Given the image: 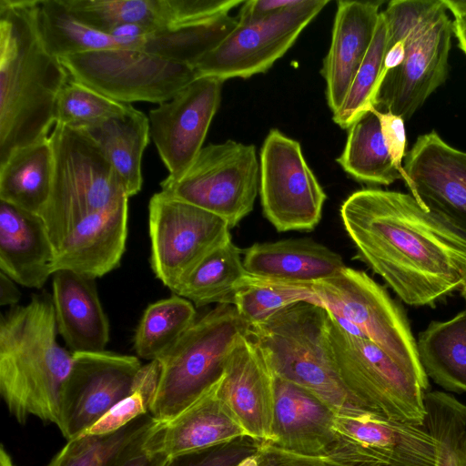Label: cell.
I'll return each instance as SVG.
<instances>
[{"label":"cell","instance_id":"6da1fadb","mask_svg":"<svg viewBox=\"0 0 466 466\" xmlns=\"http://www.w3.org/2000/svg\"><path fill=\"white\" fill-rule=\"evenodd\" d=\"M340 217L358 258L410 306H434L466 284V234L411 194L364 188Z\"/></svg>","mask_w":466,"mask_h":466},{"label":"cell","instance_id":"7a4b0ae2","mask_svg":"<svg viewBox=\"0 0 466 466\" xmlns=\"http://www.w3.org/2000/svg\"><path fill=\"white\" fill-rule=\"evenodd\" d=\"M69 80L38 35L30 0H0V164L49 137Z\"/></svg>","mask_w":466,"mask_h":466},{"label":"cell","instance_id":"3957f363","mask_svg":"<svg viewBox=\"0 0 466 466\" xmlns=\"http://www.w3.org/2000/svg\"><path fill=\"white\" fill-rule=\"evenodd\" d=\"M52 296L33 294L0 317V392L24 424L30 416L58 425L73 353L57 341Z\"/></svg>","mask_w":466,"mask_h":466},{"label":"cell","instance_id":"277c9868","mask_svg":"<svg viewBox=\"0 0 466 466\" xmlns=\"http://www.w3.org/2000/svg\"><path fill=\"white\" fill-rule=\"evenodd\" d=\"M447 11L443 0H393L382 11L386 49L400 44L403 53L400 63L383 76L375 108L408 120L445 82L453 34Z\"/></svg>","mask_w":466,"mask_h":466},{"label":"cell","instance_id":"5b68a950","mask_svg":"<svg viewBox=\"0 0 466 466\" xmlns=\"http://www.w3.org/2000/svg\"><path fill=\"white\" fill-rule=\"evenodd\" d=\"M328 318L322 306L299 302L250 326L248 337L275 377L302 388L338 412L358 405L342 384L333 361Z\"/></svg>","mask_w":466,"mask_h":466},{"label":"cell","instance_id":"8992f818","mask_svg":"<svg viewBox=\"0 0 466 466\" xmlns=\"http://www.w3.org/2000/svg\"><path fill=\"white\" fill-rule=\"evenodd\" d=\"M249 326L231 304H218L196 321L158 359L160 375L149 413L177 416L223 376L228 360Z\"/></svg>","mask_w":466,"mask_h":466},{"label":"cell","instance_id":"52a82bcc","mask_svg":"<svg viewBox=\"0 0 466 466\" xmlns=\"http://www.w3.org/2000/svg\"><path fill=\"white\" fill-rule=\"evenodd\" d=\"M49 138L54 177L49 198L38 216L56 253L81 220L129 198L117 173L85 132L56 123Z\"/></svg>","mask_w":466,"mask_h":466},{"label":"cell","instance_id":"ba28073f","mask_svg":"<svg viewBox=\"0 0 466 466\" xmlns=\"http://www.w3.org/2000/svg\"><path fill=\"white\" fill-rule=\"evenodd\" d=\"M328 337L339 376L358 406L391 420L423 425L429 381L374 342L345 330L329 313Z\"/></svg>","mask_w":466,"mask_h":466},{"label":"cell","instance_id":"9c48e42d","mask_svg":"<svg viewBox=\"0 0 466 466\" xmlns=\"http://www.w3.org/2000/svg\"><path fill=\"white\" fill-rule=\"evenodd\" d=\"M321 305L348 332L374 342L424 381L416 340L402 309L365 272L345 267L312 284Z\"/></svg>","mask_w":466,"mask_h":466},{"label":"cell","instance_id":"30bf717a","mask_svg":"<svg viewBox=\"0 0 466 466\" xmlns=\"http://www.w3.org/2000/svg\"><path fill=\"white\" fill-rule=\"evenodd\" d=\"M259 170L254 145L228 139L203 147L183 174L167 177L160 187L167 195L222 218L231 228L253 209Z\"/></svg>","mask_w":466,"mask_h":466},{"label":"cell","instance_id":"8fae6325","mask_svg":"<svg viewBox=\"0 0 466 466\" xmlns=\"http://www.w3.org/2000/svg\"><path fill=\"white\" fill-rule=\"evenodd\" d=\"M71 79L120 103H165L195 80L190 65L141 49L107 48L60 58Z\"/></svg>","mask_w":466,"mask_h":466},{"label":"cell","instance_id":"7c38bea8","mask_svg":"<svg viewBox=\"0 0 466 466\" xmlns=\"http://www.w3.org/2000/svg\"><path fill=\"white\" fill-rule=\"evenodd\" d=\"M150 265L172 292L216 248L231 239L222 218L159 191L148 203Z\"/></svg>","mask_w":466,"mask_h":466},{"label":"cell","instance_id":"4fadbf2b","mask_svg":"<svg viewBox=\"0 0 466 466\" xmlns=\"http://www.w3.org/2000/svg\"><path fill=\"white\" fill-rule=\"evenodd\" d=\"M333 429L327 456L342 466H435V441L424 425L349 406L335 412Z\"/></svg>","mask_w":466,"mask_h":466},{"label":"cell","instance_id":"5bb4252c","mask_svg":"<svg viewBox=\"0 0 466 466\" xmlns=\"http://www.w3.org/2000/svg\"><path fill=\"white\" fill-rule=\"evenodd\" d=\"M259 195L267 219L280 232L312 230L326 194L306 162L299 141L273 128L259 156Z\"/></svg>","mask_w":466,"mask_h":466},{"label":"cell","instance_id":"9a60e30c","mask_svg":"<svg viewBox=\"0 0 466 466\" xmlns=\"http://www.w3.org/2000/svg\"><path fill=\"white\" fill-rule=\"evenodd\" d=\"M329 0H302L279 14L238 23L214 49L193 66L198 76L248 78L267 72L294 45Z\"/></svg>","mask_w":466,"mask_h":466},{"label":"cell","instance_id":"2e32d148","mask_svg":"<svg viewBox=\"0 0 466 466\" xmlns=\"http://www.w3.org/2000/svg\"><path fill=\"white\" fill-rule=\"evenodd\" d=\"M137 357L111 351L73 353L57 428L70 441L83 434L132 393L141 368Z\"/></svg>","mask_w":466,"mask_h":466},{"label":"cell","instance_id":"e0dca14e","mask_svg":"<svg viewBox=\"0 0 466 466\" xmlns=\"http://www.w3.org/2000/svg\"><path fill=\"white\" fill-rule=\"evenodd\" d=\"M224 81L198 76L173 98L150 110V136L159 157L177 178L194 161L221 100Z\"/></svg>","mask_w":466,"mask_h":466},{"label":"cell","instance_id":"ac0fdd59","mask_svg":"<svg viewBox=\"0 0 466 466\" xmlns=\"http://www.w3.org/2000/svg\"><path fill=\"white\" fill-rule=\"evenodd\" d=\"M403 167L420 205L466 234V152L431 131L417 138Z\"/></svg>","mask_w":466,"mask_h":466},{"label":"cell","instance_id":"d6986e66","mask_svg":"<svg viewBox=\"0 0 466 466\" xmlns=\"http://www.w3.org/2000/svg\"><path fill=\"white\" fill-rule=\"evenodd\" d=\"M218 395L248 437L258 442L271 441L275 376L248 337L242 339L230 354Z\"/></svg>","mask_w":466,"mask_h":466},{"label":"cell","instance_id":"ffe728a7","mask_svg":"<svg viewBox=\"0 0 466 466\" xmlns=\"http://www.w3.org/2000/svg\"><path fill=\"white\" fill-rule=\"evenodd\" d=\"M220 380L171 420H157L145 439L143 451L174 458L248 437L218 395Z\"/></svg>","mask_w":466,"mask_h":466},{"label":"cell","instance_id":"44dd1931","mask_svg":"<svg viewBox=\"0 0 466 466\" xmlns=\"http://www.w3.org/2000/svg\"><path fill=\"white\" fill-rule=\"evenodd\" d=\"M128 199L81 220L55 253L52 275L69 270L96 279L120 264L127 238Z\"/></svg>","mask_w":466,"mask_h":466},{"label":"cell","instance_id":"7402d4cb","mask_svg":"<svg viewBox=\"0 0 466 466\" xmlns=\"http://www.w3.org/2000/svg\"><path fill=\"white\" fill-rule=\"evenodd\" d=\"M382 1L337 2L332 37L321 74L332 114L341 106L372 42Z\"/></svg>","mask_w":466,"mask_h":466},{"label":"cell","instance_id":"603a6c76","mask_svg":"<svg viewBox=\"0 0 466 466\" xmlns=\"http://www.w3.org/2000/svg\"><path fill=\"white\" fill-rule=\"evenodd\" d=\"M335 412L302 388L275 377L271 444L308 456H327Z\"/></svg>","mask_w":466,"mask_h":466},{"label":"cell","instance_id":"cb8c5ba5","mask_svg":"<svg viewBox=\"0 0 466 466\" xmlns=\"http://www.w3.org/2000/svg\"><path fill=\"white\" fill-rule=\"evenodd\" d=\"M94 280L69 270L52 275L57 331L72 353L103 351L109 342V321Z\"/></svg>","mask_w":466,"mask_h":466},{"label":"cell","instance_id":"d4e9b609","mask_svg":"<svg viewBox=\"0 0 466 466\" xmlns=\"http://www.w3.org/2000/svg\"><path fill=\"white\" fill-rule=\"evenodd\" d=\"M55 248L42 218L0 201V269L17 284L42 289Z\"/></svg>","mask_w":466,"mask_h":466},{"label":"cell","instance_id":"484cf974","mask_svg":"<svg viewBox=\"0 0 466 466\" xmlns=\"http://www.w3.org/2000/svg\"><path fill=\"white\" fill-rule=\"evenodd\" d=\"M243 266L250 276L293 284L325 280L346 267L340 255L311 239L256 243L244 250Z\"/></svg>","mask_w":466,"mask_h":466},{"label":"cell","instance_id":"4316f807","mask_svg":"<svg viewBox=\"0 0 466 466\" xmlns=\"http://www.w3.org/2000/svg\"><path fill=\"white\" fill-rule=\"evenodd\" d=\"M101 149L128 198L142 187L141 163L150 137L148 117L131 104L123 114L81 128Z\"/></svg>","mask_w":466,"mask_h":466},{"label":"cell","instance_id":"83f0119b","mask_svg":"<svg viewBox=\"0 0 466 466\" xmlns=\"http://www.w3.org/2000/svg\"><path fill=\"white\" fill-rule=\"evenodd\" d=\"M54 153L49 137L15 150L0 164V201L39 215L51 192Z\"/></svg>","mask_w":466,"mask_h":466},{"label":"cell","instance_id":"f1b7e54d","mask_svg":"<svg viewBox=\"0 0 466 466\" xmlns=\"http://www.w3.org/2000/svg\"><path fill=\"white\" fill-rule=\"evenodd\" d=\"M416 347L428 378L448 391L466 393V309L451 319L431 321Z\"/></svg>","mask_w":466,"mask_h":466},{"label":"cell","instance_id":"f546056e","mask_svg":"<svg viewBox=\"0 0 466 466\" xmlns=\"http://www.w3.org/2000/svg\"><path fill=\"white\" fill-rule=\"evenodd\" d=\"M336 161L362 183L388 186L407 179L391 157L373 106L349 128L344 149Z\"/></svg>","mask_w":466,"mask_h":466},{"label":"cell","instance_id":"4dcf8cb0","mask_svg":"<svg viewBox=\"0 0 466 466\" xmlns=\"http://www.w3.org/2000/svg\"><path fill=\"white\" fill-rule=\"evenodd\" d=\"M241 254L242 250L229 239L198 263L173 293L196 307L211 303L232 305L235 292L248 276Z\"/></svg>","mask_w":466,"mask_h":466},{"label":"cell","instance_id":"1f68e13d","mask_svg":"<svg viewBox=\"0 0 466 466\" xmlns=\"http://www.w3.org/2000/svg\"><path fill=\"white\" fill-rule=\"evenodd\" d=\"M30 5L42 43L59 59L93 50L119 48L110 35L78 20L65 0H30Z\"/></svg>","mask_w":466,"mask_h":466},{"label":"cell","instance_id":"d6a6232c","mask_svg":"<svg viewBox=\"0 0 466 466\" xmlns=\"http://www.w3.org/2000/svg\"><path fill=\"white\" fill-rule=\"evenodd\" d=\"M156 420L147 413L113 433L80 435L67 441L47 466H121L142 450Z\"/></svg>","mask_w":466,"mask_h":466},{"label":"cell","instance_id":"836d02e7","mask_svg":"<svg viewBox=\"0 0 466 466\" xmlns=\"http://www.w3.org/2000/svg\"><path fill=\"white\" fill-rule=\"evenodd\" d=\"M237 25L238 17L226 14L198 23L162 28L148 35L140 49L193 66Z\"/></svg>","mask_w":466,"mask_h":466},{"label":"cell","instance_id":"e575fe53","mask_svg":"<svg viewBox=\"0 0 466 466\" xmlns=\"http://www.w3.org/2000/svg\"><path fill=\"white\" fill-rule=\"evenodd\" d=\"M195 321L194 304L178 295L149 304L135 332L137 355L149 361L158 359Z\"/></svg>","mask_w":466,"mask_h":466},{"label":"cell","instance_id":"d590c367","mask_svg":"<svg viewBox=\"0 0 466 466\" xmlns=\"http://www.w3.org/2000/svg\"><path fill=\"white\" fill-rule=\"evenodd\" d=\"M299 302L321 305L312 284H293L248 276L237 289L232 305L250 327Z\"/></svg>","mask_w":466,"mask_h":466},{"label":"cell","instance_id":"8d00e7d4","mask_svg":"<svg viewBox=\"0 0 466 466\" xmlns=\"http://www.w3.org/2000/svg\"><path fill=\"white\" fill-rule=\"evenodd\" d=\"M423 425L436 445L435 466H466V405L451 394L427 391Z\"/></svg>","mask_w":466,"mask_h":466},{"label":"cell","instance_id":"74e56055","mask_svg":"<svg viewBox=\"0 0 466 466\" xmlns=\"http://www.w3.org/2000/svg\"><path fill=\"white\" fill-rule=\"evenodd\" d=\"M387 36V24L381 11L369 50L341 106L332 114L333 121L343 129H349L374 106L375 96L382 78Z\"/></svg>","mask_w":466,"mask_h":466},{"label":"cell","instance_id":"f35d334b","mask_svg":"<svg viewBox=\"0 0 466 466\" xmlns=\"http://www.w3.org/2000/svg\"><path fill=\"white\" fill-rule=\"evenodd\" d=\"M74 15L86 25L108 35L126 24L154 31L162 27L160 0H65Z\"/></svg>","mask_w":466,"mask_h":466},{"label":"cell","instance_id":"ab89813d","mask_svg":"<svg viewBox=\"0 0 466 466\" xmlns=\"http://www.w3.org/2000/svg\"><path fill=\"white\" fill-rule=\"evenodd\" d=\"M129 105L115 101L70 78L58 95L55 124L81 129L123 114Z\"/></svg>","mask_w":466,"mask_h":466},{"label":"cell","instance_id":"60d3db41","mask_svg":"<svg viewBox=\"0 0 466 466\" xmlns=\"http://www.w3.org/2000/svg\"><path fill=\"white\" fill-rule=\"evenodd\" d=\"M243 3L241 0H160L162 28L181 26L229 14Z\"/></svg>","mask_w":466,"mask_h":466},{"label":"cell","instance_id":"b9f144b4","mask_svg":"<svg viewBox=\"0 0 466 466\" xmlns=\"http://www.w3.org/2000/svg\"><path fill=\"white\" fill-rule=\"evenodd\" d=\"M259 443L243 437L201 452L169 458L167 466H238L258 450Z\"/></svg>","mask_w":466,"mask_h":466},{"label":"cell","instance_id":"7bdbcfd3","mask_svg":"<svg viewBox=\"0 0 466 466\" xmlns=\"http://www.w3.org/2000/svg\"><path fill=\"white\" fill-rule=\"evenodd\" d=\"M147 413H149L147 401L141 393L135 391L114 405L81 435L113 433Z\"/></svg>","mask_w":466,"mask_h":466},{"label":"cell","instance_id":"ee69618b","mask_svg":"<svg viewBox=\"0 0 466 466\" xmlns=\"http://www.w3.org/2000/svg\"><path fill=\"white\" fill-rule=\"evenodd\" d=\"M238 466H342L328 456H308L295 453L270 442H260L258 450Z\"/></svg>","mask_w":466,"mask_h":466},{"label":"cell","instance_id":"f6af8a7d","mask_svg":"<svg viewBox=\"0 0 466 466\" xmlns=\"http://www.w3.org/2000/svg\"><path fill=\"white\" fill-rule=\"evenodd\" d=\"M377 115L381 132L396 167L405 172L402 166L403 157L406 156V132L404 120L389 111H380L373 106Z\"/></svg>","mask_w":466,"mask_h":466},{"label":"cell","instance_id":"bcb514c9","mask_svg":"<svg viewBox=\"0 0 466 466\" xmlns=\"http://www.w3.org/2000/svg\"><path fill=\"white\" fill-rule=\"evenodd\" d=\"M302 0H249L244 1L238 17V23H247L279 14L300 4Z\"/></svg>","mask_w":466,"mask_h":466},{"label":"cell","instance_id":"7dc6e473","mask_svg":"<svg viewBox=\"0 0 466 466\" xmlns=\"http://www.w3.org/2000/svg\"><path fill=\"white\" fill-rule=\"evenodd\" d=\"M16 282L7 275L0 272V305L2 307H14L19 302L22 293L16 286Z\"/></svg>","mask_w":466,"mask_h":466},{"label":"cell","instance_id":"c3c4849f","mask_svg":"<svg viewBox=\"0 0 466 466\" xmlns=\"http://www.w3.org/2000/svg\"><path fill=\"white\" fill-rule=\"evenodd\" d=\"M169 458L158 455L149 454L143 451L135 453L128 458L121 466H167Z\"/></svg>","mask_w":466,"mask_h":466},{"label":"cell","instance_id":"681fc988","mask_svg":"<svg viewBox=\"0 0 466 466\" xmlns=\"http://www.w3.org/2000/svg\"><path fill=\"white\" fill-rule=\"evenodd\" d=\"M448 11L453 16V24L466 26V0H443Z\"/></svg>","mask_w":466,"mask_h":466},{"label":"cell","instance_id":"f907efd6","mask_svg":"<svg viewBox=\"0 0 466 466\" xmlns=\"http://www.w3.org/2000/svg\"><path fill=\"white\" fill-rule=\"evenodd\" d=\"M453 34L458 41V46L466 56V26L453 24Z\"/></svg>","mask_w":466,"mask_h":466},{"label":"cell","instance_id":"816d5d0a","mask_svg":"<svg viewBox=\"0 0 466 466\" xmlns=\"http://www.w3.org/2000/svg\"><path fill=\"white\" fill-rule=\"evenodd\" d=\"M0 466H14L10 455L5 449L4 445L0 448Z\"/></svg>","mask_w":466,"mask_h":466},{"label":"cell","instance_id":"f5cc1de1","mask_svg":"<svg viewBox=\"0 0 466 466\" xmlns=\"http://www.w3.org/2000/svg\"><path fill=\"white\" fill-rule=\"evenodd\" d=\"M461 294L466 302V284L461 288Z\"/></svg>","mask_w":466,"mask_h":466}]
</instances>
